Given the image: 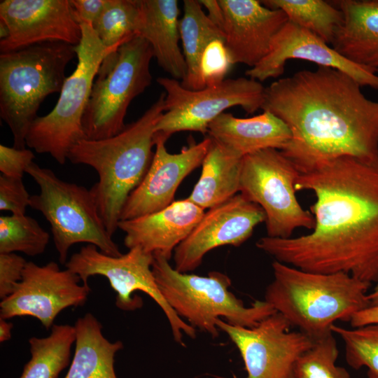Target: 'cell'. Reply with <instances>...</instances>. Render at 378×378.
I'll list each match as a JSON object with an SVG mask.
<instances>
[{"mask_svg":"<svg viewBox=\"0 0 378 378\" xmlns=\"http://www.w3.org/2000/svg\"><path fill=\"white\" fill-rule=\"evenodd\" d=\"M296 191L310 190L314 227L286 239L260 238L258 248L274 260L318 273L343 272L378 281V155L342 156L300 174Z\"/></svg>","mask_w":378,"mask_h":378,"instance_id":"6da1fadb","label":"cell"},{"mask_svg":"<svg viewBox=\"0 0 378 378\" xmlns=\"http://www.w3.org/2000/svg\"><path fill=\"white\" fill-rule=\"evenodd\" d=\"M261 109L289 127L291 140L281 151L300 174L342 156L378 155V102L339 70L318 66L272 83Z\"/></svg>","mask_w":378,"mask_h":378,"instance_id":"7a4b0ae2","label":"cell"},{"mask_svg":"<svg viewBox=\"0 0 378 378\" xmlns=\"http://www.w3.org/2000/svg\"><path fill=\"white\" fill-rule=\"evenodd\" d=\"M165 94L136 120L110 138L83 139L68 155L74 164L92 167L99 176L90 188L99 216L112 237L120 220L122 209L130 193L140 184L152 162L154 128L165 111Z\"/></svg>","mask_w":378,"mask_h":378,"instance_id":"3957f363","label":"cell"},{"mask_svg":"<svg viewBox=\"0 0 378 378\" xmlns=\"http://www.w3.org/2000/svg\"><path fill=\"white\" fill-rule=\"evenodd\" d=\"M272 268L265 300L313 340L332 332L336 321H350L370 306L371 285L350 274L308 272L276 260Z\"/></svg>","mask_w":378,"mask_h":378,"instance_id":"277c9868","label":"cell"},{"mask_svg":"<svg viewBox=\"0 0 378 378\" xmlns=\"http://www.w3.org/2000/svg\"><path fill=\"white\" fill-rule=\"evenodd\" d=\"M75 47L48 41L0 54V117L12 132L14 148H25L41 104L60 92Z\"/></svg>","mask_w":378,"mask_h":378,"instance_id":"5b68a950","label":"cell"},{"mask_svg":"<svg viewBox=\"0 0 378 378\" xmlns=\"http://www.w3.org/2000/svg\"><path fill=\"white\" fill-rule=\"evenodd\" d=\"M169 261L153 254L152 270L162 295L181 318L213 338L219 335V318L233 326L253 328L276 312L265 300L246 307L230 291L231 280L223 272L212 271L206 276L183 273Z\"/></svg>","mask_w":378,"mask_h":378,"instance_id":"8992f818","label":"cell"},{"mask_svg":"<svg viewBox=\"0 0 378 378\" xmlns=\"http://www.w3.org/2000/svg\"><path fill=\"white\" fill-rule=\"evenodd\" d=\"M82 38L75 47L78 63L66 78L52 110L38 116L26 136V146L38 153H48L64 164L71 148L85 139L83 118L90 99L95 76L104 58L111 55L94 29L80 24Z\"/></svg>","mask_w":378,"mask_h":378,"instance_id":"52a82bcc","label":"cell"},{"mask_svg":"<svg viewBox=\"0 0 378 378\" xmlns=\"http://www.w3.org/2000/svg\"><path fill=\"white\" fill-rule=\"evenodd\" d=\"M25 173L40 189L38 194L31 195L29 206L50 223L61 264H66L69 248L78 243L93 244L108 255H122L99 216L90 189L63 181L34 162Z\"/></svg>","mask_w":378,"mask_h":378,"instance_id":"ba28073f","label":"cell"},{"mask_svg":"<svg viewBox=\"0 0 378 378\" xmlns=\"http://www.w3.org/2000/svg\"><path fill=\"white\" fill-rule=\"evenodd\" d=\"M300 174L277 149L261 150L242 158L239 193L265 212L267 237L286 239L298 228H314L312 214L296 197Z\"/></svg>","mask_w":378,"mask_h":378,"instance_id":"9c48e42d","label":"cell"},{"mask_svg":"<svg viewBox=\"0 0 378 378\" xmlns=\"http://www.w3.org/2000/svg\"><path fill=\"white\" fill-rule=\"evenodd\" d=\"M153 57L149 43L137 35L119 47L112 68L94 81L83 118L86 139L110 138L124 130L130 103L151 84Z\"/></svg>","mask_w":378,"mask_h":378,"instance_id":"30bf717a","label":"cell"},{"mask_svg":"<svg viewBox=\"0 0 378 378\" xmlns=\"http://www.w3.org/2000/svg\"><path fill=\"white\" fill-rule=\"evenodd\" d=\"M93 244L82 246L66 262V269L78 274L83 284L94 275L105 276L116 293L115 305L124 311H134L143 305V300L134 292L149 295L166 316L174 340L184 345L183 334L194 339L196 329L181 318L162 295L152 270L153 254L140 246L130 248L119 256L106 255Z\"/></svg>","mask_w":378,"mask_h":378,"instance_id":"8fae6325","label":"cell"},{"mask_svg":"<svg viewBox=\"0 0 378 378\" xmlns=\"http://www.w3.org/2000/svg\"><path fill=\"white\" fill-rule=\"evenodd\" d=\"M157 83L164 90L165 111L154 132L167 139L182 131L205 134L211 122L226 109L240 106L252 114L261 109L264 102L265 88L251 78L225 79L198 90L186 89L179 80L169 77H159Z\"/></svg>","mask_w":378,"mask_h":378,"instance_id":"7c38bea8","label":"cell"},{"mask_svg":"<svg viewBox=\"0 0 378 378\" xmlns=\"http://www.w3.org/2000/svg\"><path fill=\"white\" fill-rule=\"evenodd\" d=\"M216 326L239 350L246 378H296L298 359L314 344L304 332L290 331L291 325L278 312L253 328L233 326L221 318Z\"/></svg>","mask_w":378,"mask_h":378,"instance_id":"4fadbf2b","label":"cell"},{"mask_svg":"<svg viewBox=\"0 0 378 378\" xmlns=\"http://www.w3.org/2000/svg\"><path fill=\"white\" fill-rule=\"evenodd\" d=\"M80 281L78 274L62 270L55 262L40 266L29 261L13 293L1 300L0 318L30 316L49 330L62 310L85 303L91 289Z\"/></svg>","mask_w":378,"mask_h":378,"instance_id":"5bb4252c","label":"cell"},{"mask_svg":"<svg viewBox=\"0 0 378 378\" xmlns=\"http://www.w3.org/2000/svg\"><path fill=\"white\" fill-rule=\"evenodd\" d=\"M265 221L262 208L238 193L209 209L188 235L174 250V268L183 273L196 270L204 255L223 246H239Z\"/></svg>","mask_w":378,"mask_h":378,"instance_id":"9a60e30c","label":"cell"},{"mask_svg":"<svg viewBox=\"0 0 378 378\" xmlns=\"http://www.w3.org/2000/svg\"><path fill=\"white\" fill-rule=\"evenodd\" d=\"M0 19L10 30L0 41L1 53L48 41L77 46L82 38L71 0H3Z\"/></svg>","mask_w":378,"mask_h":378,"instance_id":"2e32d148","label":"cell"},{"mask_svg":"<svg viewBox=\"0 0 378 378\" xmlns=\"http://www.w3.org/2000/svg\"><path fill=\"white\" fill-rule=\"evenodd\" d=\"M155 150L152 162L140 184L130 193L120 213V220L160 211L174 202L176 192L192 171L202 165L211 139L183 147L178 153L167 150V139L155 133Z\"/></svg>","mask_w":378,"mask_h":378,"instance_id":"e0dca14e","label":"cell"},{"mask_svg":"<svg viewBox=\"0 0 378 378\" xmlns=\"http://www.w3.org/2000/svg\"><path fill=\"white\" fill-rule=\"evenodd\" d=\"M294 59L339 70L361 87L378 90V75L349 61L316 34L290 21L274 36L267 56L245 74L260 83L277 78L284 74L286 62Z\"/></svg>","mask_w":378,"mask_h":378,"instance_id":"ac0fdd59","label":"cell"},{"mask_svg":"<svg viewBox=\"0 0 378 378\" xmlns=\"http://www.w3.org/2000/svg\"><path fill=\"white\" fill-rule=\"evenodd\" d=\"M224 13L225 43L234 64L251 68L269 53L274 36L288 21L286 13L256 0H218Z\"/></svg>","mask_w":378,"mask_h":378,"instance_id":"d6986e66","label":"cell"},{"mask_svg":"<svg viewBox=\"0 0 378 378\" xmlns=\"http://www.w3.org/2000/svg\"><path fill=\"white\" fill-rule=\"evenodd\" d=\"M205 211L189 200L174 201L167 207L145 216L120 220L125 246H140L170 260L175 248L191 233Z\"/></svg>","mask_w":378,"mask_h":378,"instance_id":"ffe728a7","label":"cell"},{"mask_svg":"<svg viewBox=\"0 0 378 378\" xmlns=\"http://www.w3.org/2000/svg\"><path fill=\"white\" fill-rule=\"evenodd\" d=\"M207 134L225 150L241 158L267 148L282 150L292 138L287 125L265 111L246 118L224 112L211 122Z\"/></svg>","mask_w":378,"mask_h":378,"instance_id":"44dd1931","label":"cell"},{"mask_svg":"<svg viewBox=\"0 0 378 378\" xmlns=\"http://www.w3.org/2000/svg\"><path fill=\"white\" fill-rule=\"evenodd\" d=\"M331 3L344 20L331 43L349 61L378 75V0H338Z\"/></svg>","mask_w":378,"mask_h":378,"instance_id":"7402d4cb","label":"cell"},{"mask_svg":"<svg viewBox=\"0 0 378 378\" xmlns=\"http://www.w3.org/2000/svg\"><path fill=\"white\" fill-rule=\"evenodd\" d=\"M136 35L150 45L158 65L172 78H185L187 66L179 46V8L176 0H139Z\"/></svg>","mask_w":378,"mask_h":378,"instance_id":"603a6c76","label":"cell"},{"mask_svg":"<svg viewBox=\"0 0 378 378\" xmlns=\"http://www.w3.org/2000/svg\"><path fill=\"white\" fill-rule=\"evenodd\" d=\"M74 326L75 351L64 378H118L115 356L123 348L122 342L108 340L102 323L91 313L78 318Z\"/></svg>","mask_w":378,"mask_h":378,"instance_id":"cb8c5ba5","label":"cell"},{"mask_svg":"<svg viewBox=\"0 0 378 378\" xmlns=\"http://www.w3.org/2000/svg\"><path fill=\"white\" fill-rule=\"evenodd\" d=\"M242 158L211 139L200 176L187 199L205 211L238 194Z\"/></svg>","mask_w":378,"mask_h":378,"instance_id":"d4e9b609","label":"cell"},{"mask_svg":"<svg viewBox=\"0 0 378 378\" xmlns=\"http://www.w3.org/2000/svg\"><path fill=\"white\" fill-rule=\"evenodd\" d=\"M178 27L187 66L186 76L181 84L190 90L203 89L200 75L201 56L210 41L225 39L224 34L209 19L202 6L196 0L183 1V15L179 20Z\"/></svg>","mask_w":378,"mask_h":378,"instance_id":"484cf974","label":"cell"},{"mask_svg":"<svg viewBox=\"0 0 378 378\" xmlns=\"http://www.w3.org/2000/svg\"><path fill=\"white\" fill-rule=\"evenodd\" d=\"M75 341L74 326L68 324H54L48 337L30 338L31 358L20 378H58L70 363Z\"/></svg>","mask_w":378,"mask_h":378,"instance_id":"4316f807","label":"cell"},{"mask_svg":"<svg viewBox=\"0 0 378 378\" xmlns=\"http://www.w3.org/2000/svg\"><path fill=\"white\" fill-rule=\"evenodd\" d=\"M265 6L283 10L288 21L310 31L328 45L343 22L342 12L323 0H265Z\"/></svg>","mask_w":378,"mask_h":378,"instance_id":"83f0119b","label":"cell"},{"mask_svg":"<svg viewBox=\"0 0 378 378\" xmlns=\"http://www.w3.org/2000/svg\"><path fill=\"white\" fill-rule=\"evenodd\" d=\"M139 16V0H110L92 28L114 55L122 44L136 35Z\"/></svg>","mask_w":378,"mask_h":378,"instance_id":"f1b7e54d","label":"cell"},{"mask_svg":"<svg viewBox=\"0 0 378 378\" xmlns=\"http://www.w3.org/2000/svg\"><path fill=\"white\" fill-rule=\"evenodd\" d=\"M49 240V233L29 216L0 217V253L22 252L36 256L45 251Z\"/></svg>","mask_w":378,"mask_h":378,"instance_id":"f546056e","label":"cell"},{"mask_svg":"<svg viewBox=\"0 0 378 378\" xmlns=\"http://www.w3.org/2000/svg\"><path fill=\"white\" fill-rule=\"evenodd\" d=\"M330 329L343 341L347 364L354 370L366 367V378H378V323L351 329L334 324Z\"/></svg>","mask_w":378,"mask_h":378,"instance_id":"4dcf8cb0","label":"cell"},{"mask_svg":"<svg viewBox=\"0 0 378 378\" xmlns=\"http://www.w3.org/2000/svg\"><path fill=\"white\" fill-rule=\"evenodd\" d=\"M333 335L314 340L300 356L295 366L296 378H351L344 368L336 365L339 350Z\"/></svg>","mask_w":378,"mask_h":378,"instance_id":"1f68e13d","label":"cell"},{"mask_svg":"<svg viewBox=\"0 0 378 378\" xmlns=\"http://www.w3.org/2000/svg\"><path fill=\"white\" fill-rule=\"evenodd\" d=\"M233 65L225 39L216 38L210 41L200 62V75L204 87L223 82Z\"/></svg>","mask_w":378,"mask_h":378,"instance_id":"d6a6232c","label":"cell"},{"mask_svg":"<svg viewBox=\"0 0 378 378\" xmlns=\"http://www.w3.org/2000/svg\"><path fill=\"white\" fill-rule=\"evenodd\" d=\"M31 196L25 188L22 178L0 176V210L14 215H24L29 206Z\"/></svg>","mask_w":378,"mask_h":378,"instance_id":"836d02e7","label":"cell"},{"mask_svg":"<svg viewBox=\"0 0 378 378\" xmlns=\"http://www.w3.org/2000/svg\"><path fill=\"white\" fill-rule=\"evenodd\" d=\"M27 261L15 253H0V298L4 300L22 280Z\"/></svg>","mask_w":378,"mask_h":378,"instance_id":"e575fe53","label":"cell"},{"mask_svg":"<svg viewBox=\"0 0 378 378\" xmlns=\"http://www.w3.org/2000/svg\"><path fill=\"white\" fill-rule=\"evenodd\" d=\"M34 158V154L29 149L0 145V172L5 176L22 178Z\"/></svg>","mask_w":378,"mask_h":378,"instance_id":"d590c367","label":"cell"},{"mask_svg":"<svg viewBox=\"0 0 378 378\" xmlns=\"http://www.w3.org/2000/svg\"><path fill=\"white\" fill-rule=\"evenodd\" d=\"M109 2L110 0H71L78 23L87 24L92 27Z\"/></svg>","mask_w":378,"mask_h":378,"instance_id":"8d00e7d4","label":"cell"},{"mask_svg":"<svg viewBox=\"0 0 378 378\" xmlns=\"http://www.w3.org/2000/svg\"><path fill=\"white\" fill-rule=\"evenodd\" d=\"M199 2L207 10L209 19L223 32L224 13L218 0H199ZM224 34V33H223Z\"/></svg>","mask_w":378,"mask_h":378,"instance_id":"74e56055","label":"cell"},{"mask_svg":"<svg viewBox=\"0 0 378 378\" xmlns=\"http://www.w3.org/2000/svg\"><path fill=\"white\" fill-rule=\"evenodd\" d=\"M349 322L352 328L378 323V306H370L356 313Z\"/></svg>","mask_w":378,"mask_h":378,"instance_id":"f35d334b","label":"cell"},{"mask_svg":"<svg viewBox=\"0 0 378 378\" xmlns=\"http://www.w3.org/2000/svg\"><path fill=\"white\" fill-rule=\"evenodd\" d=\"M13 327L12 323L0 318V342H4L10 339Z\"/></svg>","mask_w":378,"mask_h":378,"instance_id":"ab89813d","label":"cell"},{"mask_svg":"<svg viewBox=\"0 0 378 378\" xmlns=\"http://www.w3.org/2000/svg\"><path fill=\"white\" fill-rule=\"evenodd\" d=\"M373 290L368 294L370 306H378V281Z\"/></svg>","mask_w":378,"mask_h":378,"instance_id":"60d3db41","label":"cell"},{"mask_svg":"<svg viewBox=\"0 0 378 378\" xmlns=\"http://www.w3.org/2000/svg\"><path fill=\"white\" fill-rule=\"evenodd\" d=\"M9 35L10 30L7 24L0 19V41L8 38Z\"/></svg>","mask_w":378,"mask_h":378,"instance_id":"b9f144b4","label":"cell"}]
</instances>
